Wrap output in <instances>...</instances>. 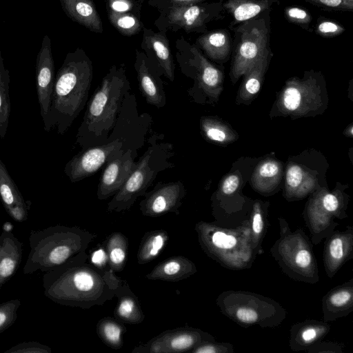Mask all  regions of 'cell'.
<instances>
[{"label":"cell","mask_w":353,"mask_h":353,"mask_svg":"<svg viewBox=\"0 0 353 353\" xmlns=\"http://www.w3.org/2000/svg\"><path fill=\"white\" fill-rule=\"evenodd\" d=\"M21 303L14 299L0 303V334L11 327L17 319V310Z\"/></svg>","instance_id":"obj_44"},{"label":"cell","mask_w":353,"mask_h":353,"mask_svg":"<svg viewBox=\"0 0 353 353\" xmlns=\"http://www.w3.org/2000/svg\"><path fill=\"white\" fill-rule=\"evenodd\" d=\"M144 40L154 54L159 74L164 75L170 81H174L175 66L166 37L159 32H147L145 30Z\"/></svg>","instance_id":"obj_31"},{"label":"cell","mask_w":353,"mask_h":353,"mask_svg":"<svg viewBox=\"0 0 353 353\" xmlns=\"http://www.w3.org/2000/svg\"><path fill=\"white\" fill-rule=\"evenodd\" d=\"M317 7L336 11L353 10V0H304Z\"/></svg>","instance_id":"obj_48"},{"label":"cell","mask_w":353,"mask_h":353,"mask_svg":"<svg viewBox=\"0 0 353 353\" xmlns=\"http://www.w3.org/2000/svg\"><path fill=\"white\" fill-rule=\"evenodd\" d=\"M175 4H195L201 3L205 0H171Z\"/></svg>","instance_id":"obj_52"},{"label":"cell","mask_w":353,"mask_h":353,"mask_svg":"<svg viewBox=\"0 0 353 353\" xmlns=\"http://www.w3.org/2000/svg\"><path fill=\"white\" fill-rule=\"evenodd\" d=\"M323 321H334L353 311V279L335 286L322 298Z\"/></svg>","instance_id":"obj_21"},{"label":"cell","mask_w":353,"mask_h":353,"mask_svg":"<svg viewBox=\"0 0 353 353\" xmlns=\"http://www.w3.org/2000/svg\"><path fill=\"white\" fill-rule=\"evenodd\" d=\"M142 53H137L134 68L137 72L139 89L145 102L157 108L166 104L164 83L156 68Z\"/></svg>","instance_id":"obj_20"},{"label":"cell","mask_w":353,"mask_h":353,"mask_svg":"<svg viewBox=\"0 0 353 353\" xmlns=\"http://www.w3.org/2000/svg\"><path fill=\"white\" fill-rule=\"evenodd\" d=\"M323 208L334 218L343 219L347 217L345 212L347 199H345L342 193L325 192L316 194Z\"/></svg>","instance_id":"obj_41"},{"label":"cell","mask_w":353,"mask_h":353,"mask_svg":"<svg viewBox=\"0 0 353 353\" xmlns=\"http://www.w3.org/2000/svg\"><path fill=\"white\" fill-rule=\"evenodd\" d=\"M135 157L130 150H126L117 158L105 165L97 189L99 200H105L113 196L123 186L137 165Z\"/></svg>","instance_id":"obj_19"},{"label":"cell","mask_w":353,"mask_h":353,"mask_svg":"<svg viewBox=\"0 0 353 353\" xmlns=\"http://www.w3.org/2000/svg\"><path fill=\"white\" fill-rule=\"evenodd\" d=\"M282 166L280 163L268 160L257 167L253 177V185L260 192H270L274 190L280 181Z\"/></svg>","instance_id":"obj_38"},{"label":"cell","mask_w":353,"mask_h":353,"mask_svg":"<svg viewBox=\"0 0 353 353\" xmlns=\"http://www.w3.org/2000/svg\"><path fill=\"white\" fill-rule=\"evenodd\" d=\"M319 73L305 72L304 79L288 81L279 99L278 105L287 114L303 115L314 112L321 105L317 78Z\"/></svg>","instance_id":"obj_14"},{"label":"cell","mask_w":353,"mask_h":353,"mask_svg":"<svg viewBox=\"0 0 353 353\" xmlns=\"http://www.w3.org/2000/svg\"><path fill=\"white\" fill-rule=\"evenodd\" d=\"M330 330V325L324 321L308 319L296 323L290 327V347L294 352H305L322 341Z\"/></svg>","instance_id":"obj_22"},{"label":"cell","mask_w":353,"mask_h":353,"mask_svg":"<svg viewBox=\"0 0 353 353\" xmlns=\"http://www.w3.org/2000/svg\"><path fill=\"white\" fill-rule=\"evenodd\" d=\"M65 14L73 21L89 28L101 32L102 23L92 0H59Z\"/></svg>","instance_id":"obj_32"},{"label":"cell","mask_w":353,"mask_h":353,"mask_svg":"<svg viewBox=\"0 0 353 353\" xmlns=\"http://www.w3.org/2000/svg\"><path fill=\"white\" fill-rule=\"evenodd\" d=\"M191 57L181 63V70L194 79L193 86L188 90V95L199 103L214 101L222 90V71L210 62L197 47L190 48Z\"/></svg>","instance_id":"obj_11"},{"label":"cell","mask_w":353,"mask_h":353,"mask_svg":"<svg viewBox=\"0 0 353 353\" xmlns=\"http://www.w3.org/2000/svg\"><path fill=\"white\" fill-rule=\"evenodd\" d=\"M271 10L240 23L230 29L234 37L232 43V59L230 75L235 82L270 46Z\"/></svg>","instance_id":"obj_9"},{"label":"cell","mask_w":353,"mask_h":353,"mask_svg":"<svg viewBox=\"0 0 353 353\" xmlns=\"http://www.w3.org/2000/svg\"><path fill=\"white\" fill-rule=\"evenodd\" d=\"M303 218L313 245L319 244L339 225L334 221V217L323 208L316 194L307 203Z\"/></svg>","instance_id":"obj_24"},{"label":"cell","mask_w":353,"mask_h":353,"mask_svg":"<svg viewBox=\"0 0 353 353\" xmlns=\"http://www.w3.org/2000/svg\"><path fill=\"white\" fill-rule=\"evenodd\" d=\"M0 199L8 215L15 221L28 219L30 204L25 201L0 158Z\"/></svg>","instance_id":"obj_23"},{"label":"cell","mask_w":353,"mask_h":353,"mask_svg":"<svg viewBox=\"0 0 353 353\" xmlns=\"http://www.w3.org/2000/svg\"><path fill=\"white\" fill-rule=\"evenodd\" d=\"M345 30V27L338 21L319 17L313 31L323 37H334L343 34Z\"/></svg>","instance_id":"obj_45"},{"label":"cell","mask_w":353,"mask_h":353,"mask_svg":"<svg viewBox=\"0 0 353 353\" xmlns=\"http://www.w3.org/2000/svg\"><path fill=\"white\" fill-rule=\"evenodd\" d=\"M97 238V234L78 226L56 225L31 230L30 250L23 272H46L70 263H85L86 250Z\"/></svg>","instance_id":"obj_3"},{"label":"cell","mask_w":353,"mask_h":353,"mask_svg":"<svg viewBox=\"0 0 353 353\" xmlns=\"http://www.w3.org/2000/svg\"><path fill=\"white\" fill-rule=\"evenodd\" d=\"M194 229L203 251L221 266L232 270L252 267L256 254L252 247L249 220L234 228L200 221Z\"/></svg>","instance_id":"obj_5"},{"label":"cell","mask_w":353,"mask_h":353,"mask_svg":"<svg viewBox=\"0 0 353 353\" xmlns=\"http://www.w3.org/2000/svg\"><path fill=\"white\" fill-rule=\"evenodd\" d=\"M224 10L222 1L212 3L176 4L169 12L170 23L188 31H205L206 24L221 19Z\"/></svg>","instance_id":"obj_16"},{"label":"cell","mask_w":353,"mask_h":353,"mask_svg":"<svg viewBox=\"0 0 353 353\" xmlns=\"http://www.w3.org/2000/svg\"><path fill=\"white\" fill-rule=\"evenodd\" d=\"M10 81V72L5 67L0 48V138L1 139H3L6 135L11 112L9 95Z\"/></svg>","instance_id":"obj_39"},{"label":"cell","mask_w":353,"mask_h":353,"mask_svg":"<svg viewBox=\"0 0 353 353\" xmlns=\"http://www.w3.org/2000/svg\"><path fill=\"white\" fill-rule=\"evenodd\" d=\"M152 117L149 113L139 112L136 96L130 90L125 96L107 142L121 141L123 151H131L137 158L138 151L145 146L152 134Z\"/></svg>","instance_id":"obj_10"},{"label":"cell","mask_w":353,"mask_h":353,"mask_svg":"<svg viewBox=\"0 0 353 353\" xmlns=\"http://www.w3.org/2000/svg\"><path fill=\"white\" fill-rule=\"evenodd\" d=\"M168 240L169 235L165 230L158 229L145 232L137 251L138 264L144 265L154 260L164 249Z\"/></svg>","instance_id":"obj_35"},{"label":"cell","mask_w":353,"mask_h":353,"mask_svg":"<svg viewBox=\"0 0 353 353\" xmlns=\"http://www.w3.org/2000/svg\"><path fill=\"white\" fill-rule=\"evenodd\" d=\"M163 137V134L157 133L150 134L146 150L137 161L129 178L108 203L107 212L129 210L139 197L145 194L161 172L175 167L171 161L174 155V146L160 141Z\"/></svg>","instance_id":"obj_6"},{"label":"cell","mask_w":353,"mask_h":353,"mask_svg":"<svg viewBox=\"0 0 353 353\" xmlns=\"http://www.w3.org/2000/svg\"><path fill=\"white\" fill-rule=\"evenodd\" d=\"M224 11L230 15L229 28L256 17L261 12L272 10L279 0H221Z\"/></svg>","instance_id":"obj_29"},{"label":"cell","mask_w":353,"mask_h":353,"mask_svg":"<svg viewBox=\"0 0 353 353\" xmlns=\"http://www.w3.org/2000/svg\"><path fill=\"white\" fill-rule=\"evenodd\" d=\"M343 345L330 341H321L305 352L307 353H343Z\"/></svg>","instance_id":"obj_49"},{"label":"cell","mask_w":353,"mask_h":353,"mask_svg":"<svg viewBox=\"0 0 353 353\" xmlns=\"http://www.w3.org/2000/svg\"><path fill=\"white\" fill-rule=\"evenodd\" d=\"M186 192L185 185L180 180L159 181L152 190L143 196L139 203V210L143 216L152 218L167 213L179 215Z\"/></svg>","instance_id":"obj_15"},{"label":"cell","mask_w":353,"mask_h":353,"mask_svg":"<svg viewBox=\"0 0 353 353\" xmlns=\"http://www.w3.org/2000/svg\"><path fill=\"white\" fill-rule=\"evenodd\" d=\"M123 152L122 143L118 140L90 147L72 157L66 163L63 172L70 182H78L92 176Z\"/></svg>","instance_id":"obj_13"},{"label":"cell","mask_w":353,"mask_h":353,"mask_svg":"<svg viewBox=\"0 0 353 353\" xmlns=\"http://www.w3.org/2000/svg\"><path fill=\"white\" fill-rule=\"evenodd\" d=\"M96 330L99 339L107 346L114 350L123 347V336L127 331L123 323L114 317H103L97 323Z\"/></svg>","instance_id":"obj_37"},{"label":"cell","mask_w":353,"mask_h":353,"mask_svg":"<svg viewBox=\"0 0 353 353\" xmlns=\"http://www.w3.org/2000/svg\"><path fill=\"white\" fill-rule=\"evenodd\" d=\"M51 348L37 341H24L10 347L5 353H50Z\"/></svg>","instance_id":"obj_47"},{"label":"cell","mask_w":353,"mask_h":353,"mask_svg":"<svg viewBox=\"0 0 353 353\" xmlns=\"http://www.w3.org/2000/svg\"><path fill=\"white\" fill-rule=\"evenodd\" d=\"M128 239L120 232L110 234L103 242L108 268L114 272L123 270L128 253Z\"/></svg>","instance_id":"obj_34"},{"label":"cell","mask_w":353,"mask_h":353,"mask_svg":"<svg viewBox=\"0 0 353 353\" xmlns=\"http://www.w3.org/2000/svg\"><path fill=\"white\" fill-rule=\"evenodd\" d=\"M2 229L5 232H12L13 225L10 222L6 221L3 224Z\"/></svg>","instance_id":"obj_53"},{"label":"cell","mask_w":353,"mask_h":353,"mask_svg":"<svg viewBox=\"0 0 353 353\" xmlns=\"http://www.w3.org/2000/svg\"><path fill=\"white\" fill-rule=\"evenodd\" d=\"M23 243L12 232L0 234V288L17 272L23 256Z\"/></svg>","instance_id":"obj_25"},{"label":"cell","mask_w":353,"mask_h":353,"mask_svg":"<svg viewBox=\"0 0 353 353\" xmlns=\"http://www.w3.org/2000/svg\"><path fill=\"white\" fill-rule=\"evenodd\" d=\"M325 239L323 265L327 276L332 279L353 257V228L348 225L343 231L334 230Z\"/></svg>","instance_id":"obj_18"},{"label":"cell","mask_w":353,"mask_h":353,"mask_svg":"<svg viewBox=\"0 0 353 353\" xmlns=\"http://www.w3.org/2000/svg\"><path fill=\"white\" fill-rule=\"evenodd\" d=\"M272 57L273 52L269 46L248 68L243 74L244 79L239 90L238 101H250L258 93Z\"/></svg>","instance_id":"obj_28"},{"label":"cell","mask_w":353,"mask_h":353,"mask_svg":"<svg viewBox=\"0 0 353 353\" xmlns=\"http://www.w3.org/2000/svg\"><path fill=\"white\" fill-rule=\"evenodd\" d=\"M279 237L270 250L283 272L290 279L314 284L320 276L310 238L301 228L292 231L284 218L279 217Z\"/></svg>","instance_id":"obj_7"},{"label":"cell","mask_w":353,"mask_h":353,"mask_svg":"<svg viewBox=\"0 0 353 353\" xmlns=\"http://www.w3.org/2000/svg\"><path fill=\"white\" fill-rule=\"evenodd\" d=\"M117 303L114 310V317L124 324H139L145 319V314L137 296L132 291L125 280L121 279L115 292Z\"/></svg>","instance_id":"obj_27"},{"label":"cell","mask_w":353,"mask_h":353,"mask_svg":"<svg viewBox=\"0 0 353 353\" xmlns=\"http://www.w3.org/2000/svg\"><path fill=\"white\" fill-rule=\"evenodd\" d=\"M268 204L256 201L250 219L252 247L256 255L263 254L262 243L267 232Z\"/></svg>","instance_id":"obj_36"},{"label":"cell","mask_w":353,"mask_h":353,"mask_svg":"<svg viewBox=\"0 0 353 353\" xmlns=\"http://www.w3.org/2000/svg\"><path fill=\"white\" fill-rule=\"evenodd\" d=\"M130 90L125 68L121 65L112 66L85 105L75 138L81 150L107 142L125 96Z\"/></svg>","instance_id":"obj_4"},{"label":"cell","mask_w":353,"mask_h":353,"mask_svg":"<svg viewBox=\"0 0 353 353\" xmlns=\"http://www.w3.org/2000/svg\"><path fill=\"white\" fill-rule=\"evenodd\" d=\"M93 78L91 60L81 49L69 52L54 80L52 101L43 128L63 135L85 108Z\"/></svg>","instance_id":"obj_2"},{"label":"cell","mask_w":353,"mask_h":353,"mask_svg":"<svg viewBox=\"0 0 353 353\" xmlns=\"http://www.w3.org/2000/svg\"><path fill=\"white\" fill-rule=\"evenodd\" d=\"M121 279L110 269L70 263L44 272L43 293L56 303L90 309L114 298Z\"/></svg>","instance_id":"obj_1"},{"label":"cell","mask_w":353,"mask_h":353,"mask_svg":"<svg viewBox=\"0 0 353 353\" xmlns=\"http://www.w3.org/2000/svg\"><path fill=\"white\" fill-rule=\"evenodd\" d=\"M215 341L207 332L188 325L162 332L148 341L135 346L132 353H179L190 352L205 341Z\"/></svg>","instance_id":"obj_12"},{"label":"cell","mask_w":353,"mask_h":353,"mask_svg":"<svg viewBox=\"0 0 353 353\" xmlns=\"http://www.w3.org/2000/svg\"><path fill=\"white\" fill-rule=\"evenodd\" d=\"M200 129L203 137L212 142L223 144L235 139V134L226 124L212 117H202Z\"/></svg>","instance_id":"obj_40"},{"label":"cell","mask_w":353,"mask_h":353,"mask_svg":"<svg viewBox=\"0 0 353 353\" xmlns=\"http://www.w3.org/2000/svg\"><path fill=\"white\" fill-rule=\"evenodd\" d=\"M196 272V266L191 259L179 255L159 263L145 275V278L153 281L178 282L190 277Z\"/></svg>","instance_id":"obj_26"},{"label":"cell","mask_w":353,"mask_h":353,"mask_svg":"<svg viewBox=\"0 0 353 353\" xmlns=\"http://www.w3.org/2000/svg\"><path fill=\"white\" fill-rule=\"evenodd\" d=\"M54 80V63L51 40L46 34L43 37L36 60V88L43 123L46 121L49 113Z\"/></svg>","instance_id":"obj_17"},{"label":"cell","mask_w":353,"mask_h":353,"mask_svg":"<svg viewBox=\"0 0 353 353\" xmlns=\"http://www.w3.org/2000/svg\"><path fill=\"white\" fill-rule=\"evenodd\" d=\"M234 345L228 342H217L216 341H205L194 348L192 353H233Z\"/></svg>","instance_id":"obj_46"},{"label":"cell","mask_w":353,"mask_h":353,"mask_svg":"<svg viewBox=\"0 0 353 353\" xmlns=\"http://www.w3.org/2000/svg\"><path fill=\"white\" fill-rule=\"evenodd\" d=\"M215 302L224 316L244 327H276L288 314L285 309L274 299L252 292L224 291Z\"/></svg>","instance_id":"obj_8"},{"label":"cell","mask_w":353,"mask_h":353,"mask_svg":"<svg viewBox=\"0 0 353 353\" xmlns=\"http://www.w3.org/2000/svg\"><path fill=\"white\" fill-rule=\"evenodd\" d=\"M110 11L124 13L129 11L132 8L130 0H110L109 1Z\"/></svg>","instance_id":"obj_51"},{"label":"cell","mask_w":353,"mask_h":353,"mask_svg":"<svg viewBox=\"0 0 353 353\" xmlns=\"http://www.w3.org/2000/svg\"><path fill=\"white\" fill-rule=\"evenodd\" d=\"M196 42L210 59L218 63L227 61L232 52V39L226 29L208 32L200 36Z\"/></svg>","instance_id":"obj_30"},{"label":"cell","mask_w":353,"mask_h":353,"mask_svg":"<svg viewBox=\"0 0 353 353\" xmlns=\"http://www.w3.org/2000/svg\"><path fill=\"white\" fill-rule=\"evenodd\" d=\"M109 18L113 26L124 34H135L141 27L138 19L135 16L126 12L120 13L110 11Z\"/></svg>","instance_id":"obj_42"},{"label":"cell","mask_w":353,"mask_h":353,"mask_svg":"<svg viewBox=\"0 0 353 353\" xmlns=\"http://www.w3.org/2000/svg\"><path fill=\"white\" fill-rule=\"evenodd\" d=\"M314 187V179L301 166L291 165L285 177V195L288 199H300Z\"/></svg>","instance_id":"obj_33"},{"label":"cell","mask_w":353,"mask_h":353,"mask_svg":"<svg viewBox=\"0 0 353 353\" xmlns=\"http://www.w3.org/2000/svg\"><path fill=\"white\" fill-rule=\"evenodd\" d=\"M284 15L290 23L296 24L308 32H313L312 17L306 9L295 6H287L284 9Z\"/></svg>","instance_id":"obj_43"},{"label":"cell","mask_w":353,"mask_h":353,"mask_svg":"<svg viewBox=\"0 0 353 353\" xmlns=\"http://www.w3.org/2000/svg\"><path fill=\"white\" fill-rule=\"evenodd\" d=\"M239 185V179L236 174L228 176L222 183L221 192L226 195L233 194L238 188Z\"/></svg>","instance_id":"obj_50"}]
</instances>
